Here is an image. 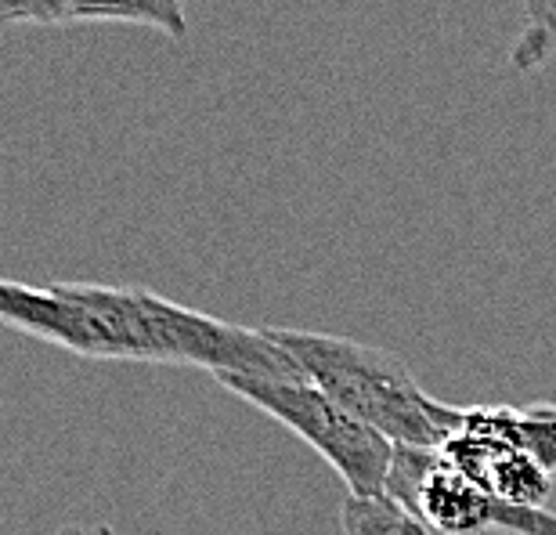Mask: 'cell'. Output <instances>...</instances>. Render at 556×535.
<instances>
[{
    "label": "cell",
    "instance_id": "obj_1",
    "mask_svg": "<svg viewBox=\"0 0 556 535\" xmlns=\"http://www.w3.org/2000/svg\"><path fill=\"white\" fill-rule=\"evenodd\" d=\"M0 326L98 362L195 365L214 376L307 381L264 329L203 315L141 286H29L0 278Z\"/></svg>",
    "mask_w": 556,
    "mask_h": 535
},
{
    "label": "cell",
    "instance_id": "obj_2",
    "mask_svg": "<svg viewBox=\"0 0 556 535\" xmlns=\"http://www.w3.org/2000/svg\"><path fill=\"white\" fill-rule=\"evenodd\" d=\"M261 329L300 365L307 384L387 441L405 449H441L459 431V409L422 391L402 354L315 329Z\"/></svg>",
    "mask_w": 556,
    "mask_h": 535
},
{
    "label": "cell",
    "instance_id": "obj_3",
    "mask_svg": "<svg viewBox=\"0 0 556 535\" xmlns=\"http://www.w3.org/2000/svg\"><path fill=\"white\" fill-rule=\"evenodd\" d=\"M217 384L307 441L348 482L351 496H387L397 445L354 420L315 384L261 376H217Z\"/></svg>",
    "mask_w": 556,
    "mask_h": 535
},
{
    "label": "cell",
    "instance_id": "obj_4",
    "mask_svg": "<svg viewBox=\"0 0 556 535\" xmlns=\"http://www.w3.org/2000/svg\"><path fill=\"white\" fill-rule=\"evenodd\" d=\"M387 496L441 535H556L546 507H514L444 460L438 449L397 445Z\"/></svg>",
    "mask_w": 556,
    "mask_h": 535
},
{
    "label": "cell",
    "instance_id": "obj_5",
    "mask_svg": "<svg viewBox=\"0 0 556 535\" xmlns=\"http://www.w3.org/2000/svg\"><path fill=\"white\" fill-rule=\"evenodd\" d=\"M438 452L455 471L473 477L477 485H484L492 496L506 499L514 507H546L553 493V474L525 449H506V445L481 441L473 434L455 431Z\"/></svg>",
    "mask_w": 556,
    "mask_h": 535
},
{
    "label": "cell",
    "instance_id": "obj_6",
    "mask_svg": "<svg viewBox=\"0 0 556 535\" xmlns=\"http://www.w3.org/2000/svg\"><path fill=\"white\" fill-rule=\"evenodd\" d=\"M70 26V22H135L166 33L170 40L188 37L185 0H0V26Z\"/></svg>",
    "mask_w": 556,
    "mask_h": 535
},
{
    "label": "cell",
    "instance_id": "obj_7",
    "mask_svg": "<svg viewBox=\"0 0 556 535\" xmlns=\"http://www.w3.org/2000/svg\"><path fill=\"white\" fill-rule=\"evenodd\" d=\"M459 431L506 449H525L556 474V406H470L459 409Z\"/></svg>",
    "mask_w": 556,
    "mask_h": 535
},
{
    "label": "cell",
    "instance_id": "obj_8",
    "mask_svg": "<svg viewBox=\"0 0 556 535\" xmlns=\"http://www.w3.org/2000/svg\"><path fill=\"white\" fill-rule=\"evenodd\" d=\"M343 535H441L394 496H351L340 510Z\"/></svg>",
    "mask_w": 556,
    "mask_h": 535
},
{
    "label": "cell",
    "instance_id": "obj_9",
    "mask_svg": "<svg viewBox=\"0 0 556 535\" xmlns=\"http://www.w3.org/2000/svg\"><path fill=\"white\" fill-rule=\"evenodd\" d=\"M556 54V0H525V29L509 48L514 73H535Z\"/></svg>",
    "mask_w": 556,
    "mask_h": 535
},
{
    "label": "cell",
    "instance_id": "obj_10",
    "mask_svg": "<svg viewBox=\"0 0 556 535\" xmlns=\"http://www.w3.org/2000/svg\"><path fill=\"white\" fill-rule=\"evenodd\" d=\"M54 535H113V528H87V525H62Z\"/></svg>",
    "mask_w": 556,
    "mask_h": 535
}]
</instances>
